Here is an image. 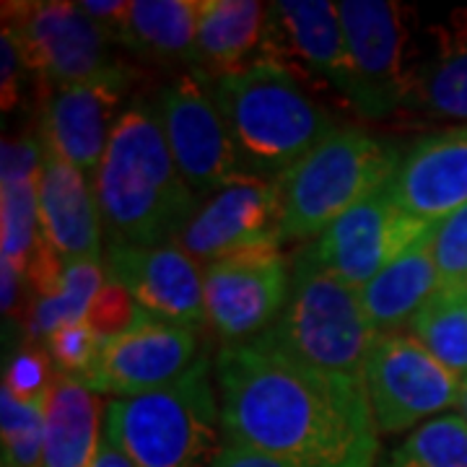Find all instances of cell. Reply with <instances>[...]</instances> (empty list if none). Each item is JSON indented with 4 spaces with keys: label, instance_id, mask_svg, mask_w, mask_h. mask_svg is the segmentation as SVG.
<instances>
[{
    "label": "cell",
    "instance_id": "603a6c76",
    "mask_svg": "<svg viewBox=\"0 0 467 467\" xmlns=\"http://www.w3.org/2000/svg\"><path fill=\"white\" fill-rule=\"evenodd\" d=\"M434 229V226H431ZM429 236L418 239L382 273L361 288V304L367 309L374 330L379 335L400 333L420 312V306L434 296L439 285L434 257L429 250Z\"/></svg>",
    "mask_w": 467,
    "mask_h": 467
},
{
    "label": "cell",
    "instance_id": "1f68e13d",
    "mask_svg": "<svg viewBox=\"0 0 467 467\" xmlns=\"http://www.w3.org/2000/svg\"><path fill=\"white\" fill-rule=\"evenodd\" d=\"M55 364H52L50 353L45 348H29L18 350L16 356L11 358V364L5 368V379L3 387L21 402H36L42 398H47L55 384Z\"/></svg>",
    "mask_w": 467,
    "mask_h": 467
},
{
    "label": "cell",
    "instance_id": "484cf974",
    "mask_svg": "<svg viewBox=\"0 0 467 467\" xmlns=\"http://www.w3.org/2000/svg\"><path fill=\"white\" fill-rule=\"evenodd\" d=\"M410 335L434 356L436 361H441L465 382L467 288H439L413 317Z\"/></svg>",
    "mask_w": 467,
    "mask_h": 467
},
{
    "label": "cell",
    "instance_id": "74e56055",
    "mask_svg": "<svg viewBox=\"0 0 467 467\" xmlns=\"http://www.w3.org/2000/svg\"><path fill=\"white\" fill-rule=\"evenodd\" d=\"M91 467H135L125 454H122V450L117 447V444H112L107 436H101V444H99V451H97V457H94V462H91Z\"/></svg>",
    "mask_w": 467,
    "mask_h": 467
},
{
    "label": "cell",
    "instance_id": "4dcf8cb0",
    "mask_svg": "<svg viewBox=\"0 0 467 467\" xmlns=\"http://www.w3.org/2000/svg\"><path fill=\"white\" fill-rule=\"evenodd\" d=\"M441 288H467V205L434 223L429 236Z\"/></svg>",
    "mask_w": 467,
    "mask_h": 467
},
{
    "label": "cell",
    "instance_id": "5b68a950",
    "mask_svg": "<svg viewBox=\"0 0 467 467\" xmlns=\"http://www.w3.org/2000/svg\"><path fill=\"white\" fill-rule=\"evenodd\" d=\"M402 153L364 128H335L317 149L275 182L281 208V244L317 239L353 205L392 180Z\"/></svg>",
    "mask_w": 467,
    "mask_h": 467
},
{
    "label": "cell",
    "instance_id": "d6a6232c",
    "mask_svg": "<svg viewBox=\"0 0 467 467\" xmlns=\"http://www.w3.org/2000/svg\"><path fill=\"white\" fill-rule=\"evenodd\" d=\"M140 306L135 304V299L128 294V288L109 281L101 285L99 296L94 299L91 309H88V317L86 322L104 337V340H112L119 333L130 330L138 317H140Z\"/></svg>",
    "mask_w": 467,
    "mask_h": 467
},
{
    "label": "cell",
    "instance_id": "8d00e7d4",
    "mask_svg": "<svg viewBox=\"0 0 467 467\" xmlns=\"http://www.w3.org/2000/svg\"><path fill=\"white\" fill-rule=\"evenodd\" d=\"M0 281H3V294H0V306H3V315H8L14 306H16L18 296V284H21V273L16 267L8 265V263H0Z\"/></svg>",
    "mask_w": 467,
    "mask_h": 467
},
{
    "label": "cell",
    "instance_id": "e0dca14e",
    "mask_svg": "<svg viewBox=\"0 0 467 467\" xmlns=\"http://www.w3.org/2000/svg\"><path fill=\"white\" fill-rule=\"evenodd\" d=\"M107 278L117 281L150 317L198 330L205 317L201 265L177 244L107 247Z\"/></svg>",
    "mask_w": 467,
    "mask_h": 467
},
{
    "label": "cell",
    "instance_id": "9c48e42d",
    "mask_svg": "<svg viewBox=\"0 0 467 467\" xmlns=\"http://www.w3.org/2000/svg\"><path fill=\"white\" fill-rule=\"evenodd\" d=\"M171 159L198 198L239 180H252L242 167L226 122L201 73H180L159 88L153 101Z\"/></svg>",
    "mask_w": 467,
    "mask_h": 467
},
{
    "label": "cell",
    "instance_id": "5bb4252c",
    "mask_svg": "<svg viewBox=\"0 0 467 467\" xmlns=\"http://www.w3.org/2000/svg\"><path fill=\"white\" fill-rule=\"evenodd\" d=\"M198 330L140 312L130 330L104 343L99 364L86 379V387L97 395L109 392L115 400L156 392L198 364Z\"/></svg>",
    "mask_w": 467,
    "mask_h": 467
},
{
    "label": "cell",
    "instance_id": "ac0fdd59",
    "mask_svg": "<svg viewBox=\"0 0 467 467\" xmlns=\"http://www.w3.org/2000/svg\"><path fill=\"white\" fill-rule=\"evenodd\" d=\"M387 192L416 221L439 223L467 205V125L416 140L402 153Z\"/></svg>",
    "mask_w": 467,
    "mask_h": 467
},
{
    "label": "cell",
    "instance_id": "9a60e30c",
    "mask_svg": "<svg viewBox=\"0 0 467 467\" xmlns=\"http://www.w3.org/2000/svg\"><path fill=\"white\" fill-rule=\"evenodd\" d=\"M281 208L275 182L239 180L202 198L177 247L198 265L242 252L281 247Z\"/></svg>",
    "mask_w": 467,
    "mask_h": 467
},
{
    "label": "cell",
    "instance_id": "4fadbf2b",
    "mask_svg": "<svg viewBox=\"0 0 467 467\" xmlns=\"http://www.w3.org/2000/svg\"><path fill=\"white\" fill-rule=\"evenodd\" d=\"M205 317L229 343L252 340L267 333L281 317L291 270L278 247L223 257L202 267Z\"/></svg>",
    "mask_w": 467,
    "mask_h": 467
},
{
    "label": "cell",
    "instance_id": "277c9868",
    "mask_svg": "<svg viewBox=\"0 0 467 467\" xmlns=\"http://www.w3.org/2000/svg\"><path fill=\"white\" fill-rule=\"evenodd\" d=\"M221 434V402L205 356L177 382L104 408V436L135 467H211Z\"/></svg>",
    "mask_w": 467,
    "mask_h": 467
},
{
    "label": "cell",
    "instance_id": "ffe728a7",
    "mask_svg": "<svg viewBox=\"0 0 467 467\" xmlns=\"http://www.w3.org/2000/svg\"><path fill=\"white\" fill-rule=\"evenodd\" d=\"M402 112L467 122V8L416 36V60Z\"/></svg>",
    "mask_w": 467,
    "mask_h": 467
},
{
    "label": "cell",
    "instance_id": "3957f363",
    "mask_svg": "<svg viewBox=\"0 0 467 467\" xmlns=\"http://www.w3.org/2000/svg\"><path fill=\"white\" fill-rule=\"evenodd\" d=\"M205 84L252 180H278L337 128L309 88L265 57Z\"/></svg>",
    "mask_w": 467,
    "mask_h": 467
},
{
    "label": "cell",
    "instance_id": "f35d334b",
    "mask_svg": "<svg viewBox=\"0 0 467 467\" xmlns=\"http://www.w3.org/2000/svg\"><path fill=\"white\" fill-rule=\"evenodd\" d=\"M457 408H460V413H462V418L467 420V379L462 382V395H460V402H457Z\"/></svg>",
    "mask_w": 467,
    "mask_h": 467
},
{
    "label": "cell",
    "instance_id": "52a82bcc",
    "mask_svg": "<svg viewBox=\"0 0 467 467\" xmlns=\"http://www.w3.org/2000/svg\"><path fill=\"white\" fill-rule=\"evenodd\" d=\"M3 26L16 36L39 97L60 86L128 73L112 36L86 16L78 3H3Z\"/></svg>",
    "mask_w": 467,
    "mask_h": 467
},
{
    "label": "cell",
    "instance_id": "6da1fadb",
    "mask_svg": "<svg viewBox=\"0 0 467 467\" xmlns=\"http://www.w3.org/2000/svg\"><path fill=\"white\" fill-rule=\"evenodd\" d=\"M226 444L296 467H371L377 423L367 384L309 367L265 333L226 343L213 361Z\"/></svg>",
    "mask_w": 467,
    "mask_h": 467
},
{
    "label": "cell",
    "instance_id": "f546056e",
    "mask_svg": "<svg viewBox=\"0 0 467 467\" xmlns=\"http://www.w3.org/2000/svg\"><path fill=\"white\" fill-rule=\"evenodd\" d=\"M104 343L107 340L84 319V322H73L55 330L45 340V350L50 353L57 374L81 379L86 384V379L94 374V368L99 364Z\"/></svg>",
    "mask_w": 467,
    "mask_h": 467
},
{
    "label": "cell",
    "instance_id": "d6986e66",
    "mask_svg": "<svg viewBox=\"0 0 467 467\" xmlns=\"http://www.w3.org/2000/svg\"><path fill=\"white\" fill-rule=\"evenodd\" d=\"M45 149V146H42ZM101 216L94 184L81 169L45 149L39 171V239L60 263H101Z\"/></svg>",
    "mask_w": 467,
    "mask_h": 467
},
{
    "label": "cell",
    "instance_id": "7a4b0ae2",
    "mask_svg": "<svg viewBox=\"0 0 467 467\" xmlns=\"http://www.w3.org/2000/svg\"><path fill=\"white\" fill-rule=\"evenodd\" d=\"M91 184L109 247L177 244L201 205L146 99L130 101L117 119Z\"/></svg>",
    "mask_w": 467,
    "mask_h": 467
},
{
    "label": "cell",
    "instance_id": "d4e9b609",
    "mask_svg": "<svg viewBox=\"0 0 467 467\" xmlns=\"http://www.w3.org/2000/svg\"><path fill=\"white\" fill-rule=\"evenodd\" d=\"M39 171L0 174V260L21 278L39 242Z\"/></svg>",
    "mask_w": 467,
    "mask_h": 467
},
{
    "label": "cell",
    "instance_id": "2e32d148",
    "mask_svg": "<svg viewBox=\"0 0 467 467\" xmlns=\"http://www.w3.org/2000/svg\"><path fill=\"white\" fill-rule=\"evenodd\" d=\"M133 70L60 86L42 97L39 140L84 174H97L117 119L128 109Z\"/></svg>",
    "mask_w": 467,
    "mask_h": 467
},
{
    "label": "cell",
    "instance_id": "ba28073f",
    "mask_svg": "<svg viewBox=\"0 0 467 467\" xmlns=\"http://www.w3.org/2000/svg\"><path fill=\"white\" fill-rule=\"evenodd\" d=\"M337 14L350 67L346 107L364 119L402 112L416 60L413 8L389 0H346L337 3Z\"/></svg>",
    "mask_w": 467,
    "mask_h": 467
},
{
    "label": "cell",
    "instance_id": "e575fe53",
    "mask_svg": "<svg viewBox=\"0 0 467 467\" xmlns=\"http://www.w3.org/2000/svg\"><path fill=\"white\" fill-rule=\"evenodd\" d=\"M211 467H296L285 460H278L265 451L250 450V447H239V444H223L218 457Z\"/></svg>",
    "mask_w": 467,
    "mask_h": 467
},
{
    "label": "cell",
    "instance_id": "836d02e7",
    "mask_svg": "<svg viewBox=\"0 0 467 467\" xmlns=\"http://www.w3.org/2000/svg\"><path fill=\"white\" fill-rule=\"evenodd\" d=\"M26 78H32V73L24 60V52L18 47L14 32L3 26V34H0V104H3V112L16 107Z\"/></svg>",
    "mask_w": 467,
    "mask_h": 467
},
{
    "label": "cell",
    "instance_id": "4316f807",
    "mask_svg": "<svg viewBox=\"0 0 467 467\" xmlns=\"http://www.w3.org/2000/svg\"><path fill=\"white\" fill-rule=\"evenodd\" d=\"M104 284H107V270L97 260H78L66 265L60 288L52 296L32 299L29 322H26L29 335L34 340L45 343L55 330L73 322H84Z\"/></svg>",
    "mask_w": 467,
    "mask_h": 467
},
{
    "label": "cell",
    "instance_id": "8fae6325",
    "mask_svg": "<svg viewBox=\"0 0 467 467\" xmlns=\"http://www.w3.org/2000/svg\"><path fill=\"white\" fill-rule=\"evenodd\" d=\"M431 226L434 223H423L402 213L387 187H382L367 201L353 205L304 250L322 270L361 291L402 252L431 232Z\"/></svg>",
    "mask_w": 467,
    "mask_h": 467
},
{
    "label": "cell",
    "instance_id": "7c38bea8",
    "mask_svg": "<svg viewBox=\"0 0 467 467\" xmlns=\"http://www.w3.org/2000/svg\"><path fill=\"white\" fill-rule=\"evenodd\" d=\"M263 57L288 70L304 88L348 94V47L337 14L327 0H275L267 5Z\"/></svg>",
    "mask_w": 467,
    "mask_h": 467
},
{
    "label": "cell",
    "instance_id": "83f0119b",
    "mask_svg": "<svg viewBox=\"0 0 467 467\" xmlns=\"http://www.w3.org/2000/svg\"><path fill=\"white\" fill-rule=\"evenodd\" d=\"M382 467H467V420L462 416L426 420L389 451Z\"/></svg>",
    "mask_w": 467,
    "mask_h": 467
},
{
    "label": "cell",
    "instance_id": "8992f818",
    "mask_svg": "<svg viewBox=\"0 0 467 467\" xmlns=\"http://www.w3.org/2000/svg\"><path fill=\"white\" fill-rule=\"evenodd\" d=\"M267 337L309 367L364 379L368 353L379 340L361 291L337 281L301 250L291 267V291Z\"/></svg>",
    "mask_w": 467,
    "mask_h": 467
},
{
    "label": "cell",
    "instance_id": "30bf717a",
    "mask_svg": "<svg viewBox=\"0 0 467 467\" xmlns=\"http://www.w3.org/2000/svg\"><path fill=\"white\" fill-rule=\"evenodd\" d=\"M377 431L402 434L460 402L462 379L436 361L413 335H379L364 368Z\"/></svg>",
    "mask_w": 467,
    "mask_h": 467
},
{
    "label": "cell",
    "instance_id": "44dd1931",
    "mask_svg": "<svg viewBox=\"0 0 467 467\" xmlns=\"http://www.w3.org/2000/svg\"><path fill=\"white\" fill-rule=\"evenodd\" d=\"M267 5L257 0H201L195 57L205 78L242 73L263 60Z\"/></svg>",
    "mask_w": 467,
    "mask_h": 467
},
{
    "label": "cell",
    "instance_id": "d590c367",
    "mask_svg": "<svg viewBox=\"0 0 467 467\" xmlns=\"http://www.w3.org/2000/svg\"><path fill=\"white\" fill-rule=\"evenodd\" d=\"M78 5H81V11H84L86 16L91 18V21H97L109 36H115L119 24L125 21V14H128L130 3H122V0H84Z\"/></svg>",
    "mask_w": 467,
    "mask_h": 467
},
{
    "label": "cell",
    "instance_id": "cb8c5ba5",
    "mask_svg": "<svg viewBox=\"0 0 467 467\" xmlns=\"http://www.w3.org/2000/svg\"><path fill=\"white\" fill-rule=\"evenodd\" d=\"M201 0H135L112 36L153 63H192Z\"/></svg>",
    "mask_w": 467,
    "mask_h": 467
},
{
    "label": "cell",
    "instance_id": "f1b7e54d",
    "mask_svg": "<svg viewBox=\"0 0 467 467\" xmlns=\"http://www.w3.org/2000/svg\"><path fill=\"white\" fill-rule=\"evenodd\" d=\"M47 398L36 402H21L5 387L0 389L3 467H42Z\"/></svg>",
    "mask_w": 467,
    "mask_h": 467
},
{
    "label": "cell",
    "instance_id": "7402d4cb",
    "mask_svg": "<svg viewBox=\"0 0 467 467\" xmlns=\"http://www.w3.org/2000/svg\"><path fill=\"white\" fill-rule=\"evenodd\" d=\"M99 416L97 392L81 379L57 374L47 398L42 467H91L104 436Z\"/></svg>",
    "mask_w": 467,
    "mask_h": 467
}]
</instances>
